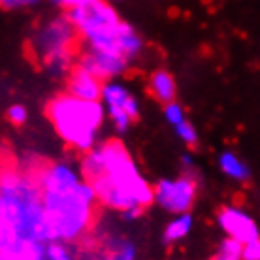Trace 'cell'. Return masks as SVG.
<instances>
[{"label":"cell","instance_id":"6da1fadb","mask_svg":"<svg viewBox=\"0 0 260 260\" xmlns=\"http://www.w3.org/2000/svg\"><path fill=\"white\" fill-rule=\"evenodd\" d=\"M49 241H74L85 234L92 221L96 194L79 170L66 162H53L38 174Z\"/></svg>","mask_w":260,"mask_h":260},{"label":"cell","instance_id":"7a4b0ae2","mask_svg":"<svg viewBox=\"0 0 260 260\" xmlns=\"http://www.w3.org/2000/svg\"><path fill=\"white\" fill-rule=\"evenodd\" d=\"M34 243H49L38 177L0 172V256L6 258Z\"/></svg>","mask_w":260,"mask_h":260},{"label":"cell","instance_id":"3957f363","mask_svg":"<svg viewBox=\"0 0 260 260\" xmlns=\"http://www.w3.org/2000/svg\"><path fill=\"white\" fill-rule=\"evenodd\" d=\"M96 147L102 158V174L91 185L100 204L115 211H126L132 208L145 209L155 202L153 187L143 179L123 143L108 140Z\"/></svg>","mask_w":260,"mask_h":260},{"label":"cell","instance_id":"277c9868","mask_svg":"<svg viewBox=\"0 0 260 260\" xmlns=\"http://www.w3.org/2000/svg\"><path fill=\"white\" fill-rule=\"evenodd\" d=\"M104 106L98 102L79 100L68 92L53 98L47 106V117L51 119L60 140L79 153L96 147L98 134L104 124Z\"/></svg>","mask_w":260,"mask_h":260},{"label":"cell","instance_id":"5b68a950","mask_svg":"<svg viewBox=\"0 0 260 260\" xmlns=\"http://www.w3.org/2000/svg\"><path fill=\"white\" fill-rule=\"evenodd\" d=\"M78 30L66 15L53 17L40 26L32 36V49L40 57L44 70L51 78H68L70 70L76 66L74 44Z\"/></svg>","mask_w":260,"mask_h":260},{"label":"cell","instance_id":"8992f818","mask_svg":"<svg viewBox=\"0 0 260 260\" xmlns=\"http://www.w3.org/2000/svg\"><path fill=\"white\" fill-rule=\"evenodd\" d=\"M66 17L85 40L87 49L119 53V30L123 21L108 0H92L85 6L68 10Z\"/></svg>","mask_w":260,"mask_h":260},{"label":"cell","instance_id":"52a82bcc","mask_svg":"<svg viewBox=\"0 0 260 260\" xmlns=\"http://www.w3.org/2000/svg\"><path fill=\"white\" fill-rule=\"evenodd\" d=\"M196 192H198V181L190 174L164 177L153 187L155 204L174 215L189 213L190 208L194 206Z\"/></svg>","mask_w":260,"mask_h":260},{"label":"cell","instance_id":"ba28073f","mask_svg":"<svg viewBox=\"0 0 260 260\" xmlns=\"http://www.w3.org/2000/svg\"><path fill=\"white\" fill-rule=\"evenodd\" d=\"M128 59H124L123 55L111 51H98V49H85L76 64L91 72L92 76H96L102 81H111V79L121 78L126 68H128Z\"/></svg>","mask_w":260,"mask_h":260},{"label":"cell","instance_id":"9c48e42d","mask_svg":"<svg viewBox=\"0 0 260 260\" xmlns=\"http://www.w3.org/2000/svg\"><path fill=\"white\" fill-rule=\"evenodd\" d=\"M217 222L222 232L226 234V238L240 241L241 245L260 238L258 224L245 209L238 208V206H224L217 215Z\"/></svg>","mask_w":260,"mask_h":260},{"label":"cell","instance_id":"30bf717a","mask_svg":"<svg viewBox=\"0 0 260 260\" xmlns=\"http://www.w3.org/2000/svg\"><path fill=\"white\" fill-rule=\"evenodd\" d=\"M102 85L104 81L92 76L79 64H76L68 74L66 79V92L79 100H89V102H98L102 96Z\"/></svg>","mask_w":260,"mask_h":260},{"label":"cell","instance_id":"8fae6325","mask_svg":"<svg viewBox=\"0 0 260 260\" xmlns=\"http://www.w3.org/2000/svg\"><path fill=\"white\" fill-rule=\"evenodd\" d=\"M100 100H104L106 108H121V110H124L132 117V121L140 115V102H138V98L123 83H119L115 79L106 81L102 85V96H100Z\"/></svg>","mask_w":260,"mask_h":260},{"label":"cell","instance_id":"7c38bea8","mask_svg":"<svg viewBox=\"0 0 260 260\" xmlns=\"http://www.w3.org/2000/svg\"><path fill=\"white\" fill-rule=\"evenodd\" d=\"M149 91L156 102H160L162 106L168 104V102H174L177 94L176 79L166 70L153 72L149 78Z\"/></svg>","mask_w":260,"mask_h":260},{"label":"cell","instance_id":"4fadbf2b","mask_svg":"<svg viewBox=\"0 0 260 260\" xmlns=\"http://www.w3.org/2000/svg\"><path fill=\"white\" fill-rule=\"evenodd\" d=\"M219 170L232 181L243 183L251 177V170L245 164V160H241L240 156L232 151H222L219 155Z\"/></svg>","mask_w":260,"mask_h":260},{"label":"cell","instance_id":"5bb4252c","mask_svg":"<svg viewBox=\"0 0 260 260\" xmlns=\"http://www.w3.org/2000/svg\"><path fill=\"white\" fill-rule=\"evenodd\" d=\"M192 224H194V219H192V215L189 213H181L177 215L176 219H172V221L166 224L164 228V234H162V241L164 243H176V241H181L183 238H187L190 234V230H192Z\"/></svg>","mask_w":260,"mask_h":260},{"label":"cell","instance_id":"9a60e30c","mask_svg":"<svg viewBox=\"0 0 260 260\" xmlns=\"http://www.w3.org/2000/svg\"><path fill=\"white\" fill-rule=\"evenodd\" d=\"M243 256V245L232 238H224L217 249L213 260H241Z\"/></svg>","mask_w":260,"mask_h":260},{"label":"cell","instance_id":"2e32d148","mask_svg":"<svg viewBox=\"0 0 260 260\" xmlns=\"http://www.w3.org/2000/svg\"><path fill=\"white\" fill-rule=\"evenodd\" d=\"M106 113H108V117H110V121L113 123V126H115L119 134H124L130 128L132 117L124 110H121V108H106Z\"/></svg>","mask_w":260,"mask_h":260},{"label":"cell","instance_id":"e0dca14e","mask_svg":"<svg viewBox=\"0 0 260 260\" xmlns=\"http://www.w3.org/2000/svg\"><path fill=\"white\" fill-rule=\"evenodd\" d=\"M164 110V119H166V123L172 126V128H176L177 124H181L183 121H187V117H185V110H183V106L179 104V102H168V104L162 106Z\"/></svg>","mask_w":260,"mask_h":260},{"label":"cell","instance_id":"ac0fdd59","mask_svg":"<svg viewBox=\"0 0 260 260\" xmlns=\"http://www.w3.org/2000/svg\"><path fill=\"white\" fill-rule=\"evenodd\" d=\"M46 260H74V256L64 241H49L46 243Z\"/></svg>","mask_w":260,"mask_h":260},{"label":"cell","instance_id":"d6986e66","mask_svg":"<svg viewBox=\"0 0 260 260\" xmlns=\"http://www.w3.org/2000/svg\"><path fill=\"white\" fill-rule=\"evenodd\" d=\"M104 260H136V245L132 241H121Z\"/></svg>","mask_w":260,"mask_h":260},{"label":"cell","instance_id":"ffe728a7","mask_svg":"<svg viewBox=\"0 0 260 260\" xmlns=\"http://www.w3.org/2000/svg\"><path fill=\"white\" fill-rule=\"evenodd\" d=\"M174 130H176V136L179 138L185 145H196V143H198V132H196L194 124H190L189 121H183V123L177 124Z\"/></svg>","mask_w":260,"mask_h":260},{"label":"cell","instance_id":"44dd1931","mask_svg":"<svg viewBox=\"0 0 260 260\" xmlns=\"http://www.w3.org/2000/svg\"><path fill=\"white\" fill-rule=\"evenodd\" d=\"M8 119H10L13 124H23V123H26V119H28V111H26L25 106L13 104L8 108Z\"/></svg>","mask_w":260,"mask_h":260},{"label":"cell","instance_id":"7402d4cb","mask_svg":"<svg viewBox=\"0 0 260 260\" xmlns=\"http://www.w3.org/2000/svg\"><path fill=\"white\" fill-rule=\"evenodd\" d=\"M241 260H260V238L243 245V256Z\"/></svg>","mask_w":260,"mask_h":260},{"label":"cell","instance_id":"603a6c76","mask_svg":"<svg viewBox=\"0 0 260 260\" xmlns=\"http://www.w3.org/2000/svg\"><path fill=\"white\" fill-rule=\"evenodd\" d=\"M55 6L59 8H64L66 12L68 10H74V8H79V6H85V4H89L92 0H51Z\"/></svg>","mask_w":260,"mask_h":260},{"label":"cell","instance_id":"cb8c5ba5","mask_svg":"<svg viewBox=\"0 0 260 260\" xmlns=\"http://www.w3.org/2000/svg\"><path fill=\"white\" fill-rule=\"evenodd\" d=\"M181 168H183V174H190L192 176V172L196 170V164H194V158L192 155H183L181 156Z\"/></svg>","mask_w":260,"mask_h":260},{"label":"cell","instance_id":"d4e9b609","mask_svg":"<svg viewBox=\"0 0 260 260\" xmlns=\"http://www.w3.org/2000/svg\"><path fill=\"white\" fill-rule=\"evenodd\" d=\"M142 213H143L142 208H132V209H126V211H121V217H123L124 221H136Z\"/></svg>","mask_w":260,"mask_h":260},{"label":"cell","instance_id":"484cf974","mask_svg":"<svg viewBox=\"0 0 260 260\" xmlns=\"http://www.w3.org/2000/svg\"><path fill=\"white\" fill-rule=\"evenodd\" d=\"M0 6L6 10H15V8H23L25 2L23 0H0Z\"/></svg>","mask_w":260,"mask_h":260},{"label":"cell","instance_id":"4316f807","mask_svg":"<svg viewBox=\"0 0 260 260\" xmlns=\"http://www.w3.org/2000/svg\"><path fill=\"white\" fill-rule=\"evenodd\" d=\"M25 2V6H36V4H40V0H23Z\"/></svg>","mask_w":260,"mask_h":260},{"label":"cell","instance_id":"83f0119b","mask_svg":"<svg viewBox=\"0 0 260 260\" xmlns=\"http://www.w3.org/2000/svg\"><path fill=\"white\" fill-rule=\"evenodd\" d=\"M0 260H2V256H0Z\"/></svg>","mask_w":260,"mask_h":260},{"label":"cell","instance_id":"f1b7e54d","mask_svg":"<svg viewBox=\"0 0 260 260\" xmlns=\"http://www.w3.org/2000/svg\"><path fill=\"white\" fill-rule=\"evenodd\" d=\"M211 260H213V258H211Z\"/></svg>","mask_w":260,"mask_h":260}]
</instances>
